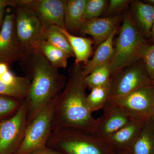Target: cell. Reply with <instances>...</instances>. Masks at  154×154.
Here are the masks:
<instances>
[{
	"label": "cell",
	"instance_id": "1",
	"mask_svg": "<svg viewBox=\"0 0 154 154\" xmlns=\"http://www.w3.org/2000/svg\"><path fill=\"white\" fill-rule=\"evenodd\" d=\"M84 78L81 64H75L64 88L57 96L52 131L70 128L95 133L97 120L87 105Z\"/></svg>",
	"mask_w": 154,
	"mask_h": 154
},
{
	"label": "cell",
	"instance_id": "2",
	"mask_svg": "<svg viewBox=\"0 0 154 154\" xmlns=\"http://www.w3.org/2000/svg\"><path fill=\"white\" fill-rule=\"evenodd\" d=\"M23 61L29 63L31 70L30 88L24 99L28 125L39 111L61 92L67 80L65 76L53 66L39 50Z\"/></svg>",
	"mask_w": 154,
	"mask_h": 154
},
{
	"label": "cell",
	"instance_id": "3",
	"mask_svg": "<svg viewBox=\"0 0 154 154\" xmlns=\"http://www.w3.org/2000/svg\"><path fill=\"white\" fill-rule=\"evenodd\" d=\"M47 146L63 154H119L95 134L73 128L53 131Z\"/></svg>",
	"mask_w": 154,
	"mask_h": 154
},
{
	"label": "cell",
	"instance_id": "4",
	"mask_svg": "<svg viewBox=\"0 0 154 154\" xmlns=\"http://www.w3.org/2000/svg\"><path fill=\"white\" fill-rule=\"evenodd\" d=\"M144 38L131 13H126L110 61L112 79L127 67L141 60L143 51L149 45Z\"/></svg>",
	"mask_w": 154,
	"mask_h": 154
},
{
	"label": "cell",
	"instance_id": "5",
	"mask_svg": "<svg viewBox=\"0 0 154 154\" xmlns=\"http://www.w3.org/2000/svg\"><path fill=\"white\" fill-rule=\"evenodd\" d=\"M57 96L27 125L24 140L16 154H31L47 146L52 132L53 118Z\"/></svg>",
	"mask_w": 154,
	"mask_h": 154
},
{
	"label": "cell",
	"instance_id": "6",
	"mask_svg": "<svg viewBox=\"0 0 154 154\" xmlns=\"http://www.w3.org/2000/svg\"><path fill=\"white\" fill-rule=\"evenodd\" d=\"M15 27L22 56V61L36 51L44 40L45 28L36 14L23 6L15 7Z\"/></svg>",
	"mask_w": 154,
	"mask_h": 154
},
{
	"label": "cell",
	"instance_id": "7",
	"mask_svg": "<svg viewBox=\"0 0 154 154\" xmlns=\"http://www.w3.org/2000/svg\"><path fill=\"white\" fill-rule=\"evenodd\" d=\"M109 103L117 105L134 119L154 117V88L144 86L125 96L111 98Z\"/></svg>",
	"mask_w": 154,
	"mask_h": 154
},
{
	"label": "cell",
	"instance_id": "8",
	"mask_svg": "<svg viewBox=\"0 0 154 154\" xmlns=\"http://www.w3.org/2000/svg\"><path fill=\"white\" fill-rule=\"evenodd\" d=\"M25 101L15 115L0 125V154H16L22 144L28 125Z\"/></svg>",
	"mask_w": 154,
	"mask_h": 154
},
{
	"label": "cell",
	"instance_id": "9",
	"mask_svg": "<svg viewBox=\"0 0 154 154\" xmlns=\"http://www.w3.org/2000/svg\"><path fill=\"white\" fill-rule=\"evenodd\" d=\"M8 5L23 6L32 10L36 14L45 28L57 26L66 29L64 0H8Z\"/></svg>",
	"mask_w": 154,
	"mask_h": 154
},
{
	"label": "cell",
	"instance_id": "10",
	"mask_svg": "<svg viewBox=\"0 0 154 154\" xmlns=\"http://www.w3.org/2000/svg\"><path fill=\"white\" fill-rule=\"evenodd\" d=\"M152 84V80L145 67L139 64H133L111 79L110 99L125 96Z\"/></svg>",
	"mask_w": 154,
	"mask_h": 154
},
{
	"label": "cell",
	"instance_id": "11",
	"mask_svg": "<svg viewBox=\"0 0 154 154\" xmlns=\"http://www.w3.org/2000/svg\"><path fill=\"white\" fill-rule=\"evenodd\" d=\"M22 59L16 33L15 13L6 14L0 31V63L10 66Z\"/></svg>",
	"mask_w": 154,
	"mask_h": 154
},
{
	"label": "cell",
	"instance_id": "12",
	"mask_svg": "<svg viewBox=\"0 0 154 154\" xmlns=\"http://www.w3.org/2000/svg\"><path fill=\"white\" fill-rule=\"evenodd\" d=\"M102 116L96 119L95 134L106 140L134 119L117 105L108 103Z\"/></svg>",
	"mask_w": 154,
	"mask_h": 154
},
{
	"label": "cell",
	"instance_id": "13",
	"mask_svg": "<svg viewBox=\"0 0 154 154\" xmlns=\"http://www.w3.org/2000/svg\"><path fill=\"white\" fill-rule=\"evenodd\" d=\"M30 86L28 77L15 75L10 71L8 65L0 63V95L24 99Z\"/></svg>",
	"mask_w": 154,
	"mask_h": 154
},
{
	"label": "cell",
	"instance_id": "14",
	"mask_svg": "<svg viewBox=\"0 0 154 154\" xmlns=\"http://www.w3.org/2000/svg\"><path fill=\"white\" fill-rule=\"evenodd\" d=\"M119 20V16H116L85 20L79 32L82 35L92 36L94 45L97 47L117 29Z\"/></svg>",
	"mask_w": 154,
	"mask_h": 154
},
{
	"label": "cell",
	"instance_id": "15",
	"mask_svg": "<svg viewBox=\"0 0 154 154\" xmlns=\"http://www.w3.org/2000/svg\"><path fill=\"white\" fill-rule=\"evenodd\" d=\"M145 120L133 119L105 140L118 153L128 152L137 138Z\"/></svg>",
	"mask_w": 154,
	"mask_h": 154
},
{
	"label": "cell",
	"instance_id": "16",
	"mask_svg": "<svg viewBox=\"0 0 154 154\" xmlns=\"http://www.w3.org/2000/svg\"><path fill=\"white\" fill-rule=\"evenodd\" d=\"M133 19L144 37L150 38L151 31L154 22V6L139 1L131 3Z\"/></svg>",
	"mask_w": 154,
	"mask_h": 154
},
{
	"label": "cell",
	"instance_id": "17",
	"mask_svg": "<svg viewBox=\"0 0 154 154\" xmlns=\"http://www.w3.org/2000/svg\"><path fill=\"white\" fill-rule=\"evenodd\" d=\"M87 0H67L65 6L66 29L70 33H77L85 20L84 18Z\"/></svg>",
	"mask_w": 154,
	"mask_h": 154
},
{
	"label": "cell",
	"instance_id": "18",
	"mask_svg": "<svg viewBox=\"0 0 154 154\" xmlns=\"http://www.w3.org/2000/svg\"><path fill=\"white\" fill-rule=\"evenodd\" d=\"M117 29L105 41L97 47L93 57L82 67V75L85 78L94 69L109 62L111 60L114 52L113 40Z\"/></svg>",
	"mask_w": 154,
	"mask_h": 154
},
{
	"label": "cell",
	"instance_id": "19",
	"mask_svg": "<svg viewBox=\"0 0 154 154\" xmlns=\"http://www.w3.org/2000/svg\"><path fill=\"white\" fill-rule=\"evenodd\" d=\"M129 154H154V119H146Z\"/></svg>",
	"mask_w": 154,
	"mask_h": 154
},
{
	"label": "cell",
	"instance_id": "20",
	"mask_svg": "<svg viewBox=\"0 0 154 154\" xmlns=\"http://www.w3.org/2000/svg\"><path fill=\"white\" fill-rule=\"evenodd\" d=\"M68 40L75 58V64L83 63L85 65L92 54L93 40L86 37H80L73 35L64 29H60Z\"/></svg>",
	"mask_w": 154,
	"mask_h": 154
},
{
	"label": "cell",
	"instance_id": "21",
	"mask_svg": "<svg viewBox=\"0 0 154 154\" xmlns=\"http://www.w3.org/2000/svg\"><path fill=\"white\" fill-rule=\"evenodd\" d=\"M39 50L50 63L57 69L65 68L68 60L71 56L65 51L54 46L46 40H42L39 45Z\"/></svg>",
	"mask_w": 154,
	"mask_h": 154
},
{
	"label": "cell",
	"instance_id": "22",
	"mask_svg": "<svg viewBox=\"0 0 154 154\" xmlns=\"http://www.w3.org/2000/svg\"><path fill=\"white\" fill-rule=\"evenodd\" d=\"M111 79V66L109 62L94 69L84 78L83 82L86 88L91 90L96 87L110 85Z\"/></svg>",
	"mask_w": 154,
	"mask_h": 154
},
{
	"label": "cell",
	"instance_id": "23",
	"mask_svg": "<svg viewBox=\"0 0 154 154\" xmlns=\"http://www.w3.org/2000/svg\"><path fill=\"white\" fill-rule=\"evenodd\" d=\"M110 85L92 88L90 94L87 95V105L92 113L101 109L103 110L109 103Z\"/></svg>",
	"mask_w": 154,
	"mask_h": 154
},
{
	"label": "cell",
	"instance_id": "24",
	"mask_svg": "<svg viewBox=\"0 0 154 154\" xmlns=\"http://www.w3.org/2000/svg\"><path fill=\"white\" fill-rule=\"evenodd\" d=\"M43 37L44 40L54 46L65 51L71 57H75L67 38L57 26L53 25L45 28Z\"/></svg>",
	"mask_w": 154,
	"mask_h": 154
},
{
	"label": "cell",
	"instance_id": "25",
	"mask_svg": "<svg viewBox=\"0 0 154 154\" xmlns=\"http://www.w3.org/2000/svg\"><path fill=\"white\" fill-rule=\"evenodd\" d=\"M24 99L0 95V123L15 115Z\"/></svg>",
	"mask_w": 154,
	"mask_h": 154
},
{
	"label": "cell",
	"instance_id": "26",
	"mask_svg": "<svg viewBox=\"0 0 154 154\" xmlns=\"http://www.w3.org/2000/svg\"><path fill=\"white\" fill-rule=\"evenodd\" d=\"M108 5L106 0H87L84 18L85 20L98 18Z\"/></svg>",
	"mask_w": 154,
	"mask_h": 154
},
{
	"label": "cell",
	"instance_id": "27",
	"mask_svg": "<svg viewBox=\"0 0 154 154\" xmlns=\"http://www.w3.org/2000/svg\"><path fill=\"white\" fill-rule=\"evenodd\" d=\"M145 68L152 81L154 79V44L147 46L143 54Z\"/></svg>",
	"mask_w": 154,
	"mask_h": 154
},
{
	"label": "cell",
	"instance_id": "28",
	"mask_svg": "<svg viewBox=\"0 0 154 154\" xmlns=\"http://www.w3.org/2000/svg\"><path fill=\"white\" fill-rule=\"evenodd\" d=\"M132 2L129 0H110L107 7V14H112L120 12Z\"/></svg>",
	"mask_w": 154,
	"mask_h": 154
},
{
	"label": "cell",
	"instance_id": "29",
	"mask_svg": "<svg viewBox=\"0 0 154 154\" xmlns=\"http://www.w3.org/2000/svg\"><path fill=\"white\" fill-rule=\"evenodd\" d=\"M7 5H8V0H0V31L5 16V9Z\"/></svg>",
	"mask_w": 154,
	"mask_h": 154
},
{
	"label": "cell",
	"instance_id": "30",
	"mask_svg": "<svg viewBox=\"0 0 154 154\" xmlns=\"http://www.w3.org/2000/svg\"><path fill=\"white\" fill-rule=\"evenodd\" d=\"M31 154H63L60 152L57 151L52 149L49 148L47 146L45 147L44 149L35 152Z\"/></svg>",
	"mask_w": 154,
	"mask_h": 154
},
{
	"label": "cell",
	"instance_id": "31",
	"mask_svg": "<svg viewBox=\"0 0 154 154\" xmlns=\"http://www.w3.org/2000/svg\"><path fill=\"white\" fill-rule=\"evenodd\" d=\"M150 38L152 41L153 42V44H154V22L152 26L151 31Z\"/></svg>",
	"mask_w": 154,
	"mask_h": 154
},
{
	"label": "cell",
	"instance_id": "32",
	"mask_svg": "<svg viewBox=\"0 0 154 154\" xmlns=\"http://www.w3.org/2000/svg\"><path fill=\"white\" fill-rule=\"evenodd\" d=\"M144 2L154 6V0H146V1H144Z\"/></svg>",
	"mask_w": 154,
	"mask_h": 154
},
{
	"label": "cell",
	"instance_id": "33",
	"mask_svg": "<svg viewBox=\"0 0 154 154\" xmlns=\"http://www.w3.org/2000/svg\"><path fill=\"white\" fill-rule=\"evenodd\" d=\"M119 154H129L128 152H121L118 153Z\"/></svg>",
	"mask_w": 154,
	"mask_h": 154
},
{
	"label": "cell",
	"instance_id": "34",
	"mask_svg": "<svg viewBox=\"0 0 154 154\" xmlns=\"http://www.w3.org/2000/svg\"><path fill=\"white\" fill-rule=\"evenodd\" d=\"M152 85L153 86L154 88V79L152 81Z\"/></svg>",
	"mask_w": 154,
	"mask_h": 154
},
{
	"label": "cell",
	"instance_id": "35",
	"mask_svg": "<svg viewBox=\"0 0 154 154\" xmlns=\"http://www.w3.org/2000/svg\"><path fill=\"white\" fill-rule=\"evenodd\" d=\"M0 125H1V123H0Z\"/></svg>",
	"mask_w": 154,
	"mask_h": 154
},
{
	"label": "cell",
	"instance_id": "36",
	"mask_svg": "<svg viewBox=\"0 0 154 154\" xmlns=\"http://www.w3.org/2000/svg\"><path fill=\"white\" fill-rule=\"evenodd\" d=\"M153 118L154 119V118Z\"/></svg>",
	"mask_w": 154,
	"mask_h": 154
}]
</instances>
